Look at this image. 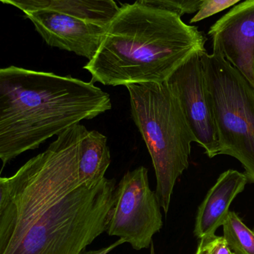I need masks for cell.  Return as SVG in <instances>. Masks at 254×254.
Returning a JSON list of instances; mask_svg holds the SVG:
<instances>
[{
    "mask_svg": "<svg viewBox=\"0 0 254 254\" xmlns=\"http://www.w3.org/2000/svg\"><path fill=\"white\" fill-rule=\"evenodd\" d=\"M145 5L159 7L182 15L198 13L207 0H137Z\"/></svg>",
    "mask_w": 254,
    "mask_h": 254,
    "instance_id": "cell-15",
    "label": "cell"
},
{
    "mask_svg": "<svg viewBox=\"0 0 254 254\" xmlns=\"http://www.w3.org/2000/svg\"></svg>",
    "mask_w": 254,
    "mask_h": 254,
    "instance_id": "cell-21",
    "label": "cell"
},
{
    "mask_svg": "<svg viewBox=\"0 0 254 254\" xmlns=\"http://www.w3.org/2000/svg\"><path fill=\"white\" fill-rule=\"evenodd\" d=\"M210 249L211 254H233L228 243L224 237L215 235L210 240Z\"/></svg>",
    "mask_w": 254,
    "mask_h": 254,
    "instance_id": "cell-17",
    "label": "cell"
},
{
    "mask_svg": "<svg viewBox=\"0 0 254 254\" xmlns=\"http://www.w3.org/2000/svg\"><path fill=\"white\" fill-rule=\"evenodd\" d=\"M248 183L245 173L237 170H227L220 175L198 208L194 229L197 238L202 240L216 235V230L226 220L231 203Z\"/></svg>",
    "mask_w": 254,
    "mask_h": 254,
    "instance_id": "cell-10",
    "label": "cell"
},
{
    "mask_svg": "<svg viewBox=\"0 0 254 254\" xmlns=\"http://www.w3.org/2000/svg\"><path fill=\"white\" fill-rule=\"evenodd\" d=\"M219 139V155L237 158L254 184V87L216 51L201 54Z\"/></svg>",
    "mask_w": 254,
    "mask_h": 254,
    "instance_id": "cell-5",
    "label": "cell"
},
{
    "mask_svg": "<svg viewBox=\"0 0 254 254\" xmlns=\"http://www.w3.org/2000/svg\"><path fill=\"white\" fill-rule=\"evenodd\" d=\"M210 238L211 237L200 240V243L198 244V249H197L196 254H211L210 249Z\"/></svg>",
    "mask_w": 254,
    "mask_h": 254,
    "instance_id": "cell-19",
    "label": "cell"
},
{
    "mask_svg": "<svg viewBox=\"0 0 254 254\" xmlns=\"http://www.w3.org/2000/svg\"><path fill=\"white\" fill-rule=\"evenodd\" d=\"M124 243H126L125 240H122V239H119L117 241L115 242L113 244L107 246V247L102 248V249H98V250H85L80 254H108L110 252H111L113 249H116V248L121 246V245L124 244Z\"/></svg>",
    "mask_w": 254,
    "mask_h": 254,
    "instance_id": "cell-18",
    "label": "cell"
},
{
    "mask_svg": "<svg viewBox=\"0 0 254 254\" xmlns=\"http://www.w3.org/2000/svg\"><path fill=\"white\" fill-rule=\"evenodd\" d=\"M111 108L109 94L92 81L14 65L1 68V169L18 155Z\"/></svg>",
    "mask_w": 254,
    "mask_h": 254,
    "instance_id": "cell-2",
    "label": "cell"
},
{
    "mask_svg": "<svg viewBox=\"0 0 254 254\" xmlns=\"http://www.w3.org/2000/svg\"><path fill=\"white\" fill-rule=\"evenodd\" d=\"M224 237L236 254H254V231L240 216L230 211L223 225Z\"/></svg>",
    "mask_w": 254,
    "mask_h": 254,
    "instance_id": "cell-13",
    "label": "cell"
},
{
    "mask_svg": "<svg viewBox=\"0 0 254 254\" xmlns=\"http://www.w3.org/2000/svg\"><path fill=\"white\" fill-rule=\"evenodd\" d=\"M203 51L190 57L167 82L178 99L195 142L204 148L209 158H213L219 155L220 149L201 61Z\"/></svg>",
    "mask_w": 254,
    "mask_h": 254,
    "instance_id": "cell-7",
    "label": "cell"
},
{
    "mask_svg": "<svg viewBox=\"0 0 254 254\" xmlns=\"http://www.w3.org/2000/svg\"><path fill=\"white\" fill-rule=\"evenodd\" d=\"M161 205L149 185L148 170L127 172L116 186L107 234L129 243L136 251L148 249L163 227Z\"/></svg>",
    "mask_w": 254,
    "mask_h": 254,
    "instance_id": "cell-6",
    "label": "cell"
},
{
    "mask_svg": "<svg viewBox=\"0 0 254 254\" xmlns=\"http://www.w3.org/2000/svg\"><path fill=\"white\" fill-rule=\"evenodd\" d=\"M125 87L129 93L131 118L152 158L157 196L167 214L176 182L189 167L191 143L195 138L167 81Z\"/></svg>",
    "mask_w": 254,
    "mask_h": 254,
    "instance_id": "cell-4",
    "label": "cell"
},
{
    "mask_svg": "<svg viewBox=\"0 0 254 254\" xmlns=\"http://www.w3.org/2000/svg\"><path fill=\"white\" fill-rule=\"evenodd\" d=\"M240 1V0H207L200 9L199 11L192 18L190 22L195 23L198 21L207 19L216 13L234 5L236 3Z\"/></svg>",
    "mask_w": 254,
    "mask_h": 254,
    "instance_id": "cell-16",
    "label": "cell"
},
{
    "mask_svg": "<svg viewBox=\"0 0 254 254\" xmlns=\"http://www.w3.org/2000/svg\"><path fill=\"white\" fill-rule=\"evenodd\" d=\"M213 51L220 53L254 87V0L235 6L210 28Z\"/></svg>",
    "mask_w": 254,
    "mask_h": 254,
    "instance_id": "cell-8",
    "label": "cell"
},
{
    "mask_svg": "<svg viewBox=\"0 0 254 254\" xmlns=\"http://www.w3.org/2000/svg\"><path fill=\"white\" fill-rule=\"evenodd\" d=\"M150 254H155V246L154 243H152L150 246Z\"/></svg>",
    "mask_w": 254,
    "mask_h": 254,
    "instance_id": "cell-20",
    "label": "cell"
},
{
    "mask_svg": "<svg viewBox=\"0 0 254 254\" xmlns=\"http://www.w3.org/2000/svg\"><path fill=\"white\" fill-rule=\"evenodd\" d=\"M107 138L96 130H88L82 141L78 164L79 182L89 188L99 185L110 164Z\"/></svg>",
    "mask_w": 254,
    "mask_h": 254,
    "instance_id": "cell-12",
    "label": "cell"
},
{
    "mask_svg": "<svg viewBox=\"0 0 254 254\" xmlns=\"http://www.w3.org/2000/svg\"><path fill=\"white\" fill-rule=\"evenodd\" d=\"M17 220V212L11 198L0 192V254L8 246L14 233Z\"/></svg>",
    "mask_w": 254,
    "mask_h": 254,
    "instance_id": "cell-14",
    "label": "cell"
},
{
    "mask_svg": "<svg viewBox=\"0 0 254 254\" xmlns=\"http://www.w3.org/2000/svg\"><path fill=\"white\" fill-rule=\"evenodd\" d=\"M206 40L177 13L137 1L120 7L84 68L92 83L105 86L164 83L194 54L205 50Z\"/></svg>",
    "mask_w": 254,
    "mask_h": 254,
    "instance_id": "cell-3",
    "label": "cell"
},
{
    "mask_svg": "<svg viewBox=\"0 0 254 254\" xmlns=\"http://www.w3.org/2000/svg\"><path fill=\"white\" fill-rule=\"evenodd\" d=\"M25 14L49 10L71 15L107 26L119 11L115 0H1Z\"/></svg>",
    "mask_w": 254,
    "mask_h": 254,
    "instance_id": "cell-11",
    "label": "cell"
},
{
    "mask_svg": "<svg viewBox=\"0 0 254 254\" xmlns=\"http://www.w3.org/2000/svg\"><path fill=\"white\" fill-rule=\"evenodd\" d=\"M52 47L91 61L99 49L107 26L59 12L41 10L25 14Z\"/></svg>",
    "mask_w": 254,
    "mask_h": 254,
    "instance_id": "cell-9",
    "label": "cell"
},
{
    "mask_svg": "<svg viewBox=\"0 0 254 254\" xmlns=\"http://www.w3.org/2000/svg\"><path fill=\"white\" fill-rule=\"evenodd\" d=\"M88 131L76 125L15 174L0 179V192L16 207L14 233L1 254H80L106 232L115 201V179L95 188L79 182L78 164Z\"/></svg>",
    "mask_w": 254,
    "mask_h": 254,
    "instance_id": "cell-1",
    "label": "cell"
}]
</instances>
